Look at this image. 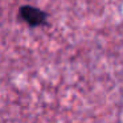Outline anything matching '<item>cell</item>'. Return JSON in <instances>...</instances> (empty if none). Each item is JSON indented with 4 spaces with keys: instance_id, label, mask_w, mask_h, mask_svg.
Returning <instances> with one entry per match:
<instances>
[{
    "instance_id": "1",
    "label": "cell",
    "mask_w": 123,
    "mask_h": 123,
    "mask_svg": "<svg viewBox=\"0 0 123 123\" xmlns=\"http://www.w3.org/2000/svg\"><path fill=\"white\" fill-rule=\"evenodd\" d=\"M17 17L20 21L25 23L29 29H36V28L48 25L49 13L38 7L31 6V4H23L17 9Z\"/></svg>"
}]
</instances>
